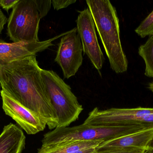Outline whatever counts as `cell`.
Here are the masks:
<instances>
[{"instance_id":"cell-1","label":"cell","mask_w":153,"mask_h":153,"mask_svg":"<svg viewBox=\"0 0 153 153\" xmlns=\"http://www.w3.org/2000/svg\"><path fill=\"white\" fill-rule=\"evenodd\" d=\"M36 55L1 66V90L40 118L50 129L58 125V119L43 81Z\"/></svg>"},{"instance_id":"cell-2","label":"cell","mask_w":153,"mask_h":153,"mask_svg":"<svg viewBox=\"0 0 153 153\" xmlns=\"http://www.w3.org/2000/svg\"><path fill=\"white\" fill-rule=\"evenodd\" d=\"M111 68L116 73L127 71L128 62L120 38L119 20L115 7L108 0H87Z\"/></svg>"},{"instance_id":"cell-3","label":"cell","mask_w":153,"mask_h":153,"mask_svg":"<svg viewBox=\"0 0 153 153\" xmlns=\"http://www.w3.org/2000/svg\"><path fill=\"white\" fill-rule=\"evenodd\" d=\"M149 128L135 125L120 127L104 128L82 124L71 127L56 128L47 133L42 140V146L76 141L103 143Z\"/></svg>"},{"instance_id":"cell-4","label":"cell","mask_w":153,"mask_h":153,"mask_svg":"<svg viewBox=\"0 0 153 153\" xmlns=\"http://www.w3.org/2000/svg\"><path fill=\"white\" fill-rule=\"evenodd\" d=\"M41 75L58 119L56 128L69 126L78 119L82 107L70 85L55 72L42 69Z\"/></svg>"},{"instance_id":"cell-5","label":"cell","mask_w":153,"mask_h":153,"mask_svg":"<svg viewBox=\"0 0 153 153\" xmlns=\"http://www.w3.org/2000/svg\"><path fill=\"white\" fill-rule=\"evenodd\" d=\"M40 17L35 0H19L12 9L7 24V35L14 43L39 41Z\"/></svg>"},{"instance_id":"cell-6","label":"cell","mask_w":153,"mask_h":153,"mask_svg":"<svg viewBox=\"0 0 153 153\" xmlns=\"http://www.w3.org/2000/svg\"><path fill=\"white\" fill-rule=\"evenodd\" d=\"M83 51L76 28L67 31L62 37L55 61L62 68L65 79H69L76 75L82 63Z\"/></svg>"},{"instance_id":"cell-7","label":"cell","mask_w":153,"mask_h":153,"mask_svg":"<svg viewBox=\"0 0 153 153\" xmlns=\"http://www.w3.org/2000/svg\"><path fill=\"white\" fill-rule=\"evenodd\" d=\"M76 23L84 53L100 72L105 59L98 42L94 21L88 8L79 12Z\"/></svg>"},{"instance_id":"cell-8","label":"cell","mask_w":153,"mask_h":153,"mask_svg":"<svg viewBox=\"0 0 153 153\" xmlns=\"http://www.w3.org/2000/svg\"><path fill=\"white\" fill-rule=\"evenodd\" d=\"M2 109L5 114L11 117L28 134L34 135L43 131L46 124L30 110L1 91Z\"/></svg>"},{"instance_id":"cell-9","label":"cell","mask_w":153,"mask_h":153,"mask_svg":"<svg viewBox=\"0 0 153 153\" xmlns=\"http://www.w3.org/2000/svg\"><path fill=\"white\" fill-rule=\"evenodd\" d=\"M67 32L48 40L36 42H19L7 43L0 41V63L3 65L16 60L36 55L54 46L53 42L61 37H63Z\"/></svg>"},{"instance_id":"cell-10","label":"cell","mask_w":153,"mask_h":153,"mask_svg":"<svg viewBox=\"0 0 153 153\" xmlns=\"http://www.w3.org/2000/svg\"><path fill=\"white\" fill-rule=\"evenodd\" d=\"M153 138L152 128L101 143L96 147V151L123 148H140L147 150L148 145Z\"/></svg>"},{"instance_id":"cell-11","label":"cell","mask_w":153,"mask_h":153,"mask_svg":"<svg viewBox=\"0 0 153 153\" xmlns=\"http://www.w3.org/2000/svg\"><path fill=\"white\" fill-rule=\"evenodd\" d=\"M26 143L23 131L10 123L4 127L0 134V153H22Z\"/></svg>"},{"instance_id":"cell-12","label":"cell","mask_w":153,"mask_h":153,"mask_svg":"<svg viewBox=\"0 0 153 153\" xmlns=\"http://www.w3.org/2000/svg\"><path fill=\"white\" fill-rule=\"evenodd\" d=\"M101 143L76 141L41 146L38 153H73L87 148L97 147Z\"/></svg>"},{"instance_id":"cell-13","label":"cell","mask_w":153,"mask_h":153,"mask_svg":"<svg viewBox=\"0 0 153 153\" xmlns=\"http://www.w3.org/2000/svg\"><path fill=\"white\" fill-rule=\"evenodd\" d=\"M138 54L145 63V75L147 77L153 78V35L138 48Z\"/></svg>"},{"instance_id":"cell-14","label":"cell","mask_w":153,"mask_h":153,"mask_svg":"<svg viewBox=\"0 0 153 153\" xmlns=\"http://www.w3.org/2000/svg\"><path fill=\"white\" fill-rule=\"evenodd\" d=\"M135 31L142 38L153 35V10L142 21Z\"/></svg>"},{"instance_id":"cell-15","label":"cell","mask_w":153,"mask_h":153,"mask_svg":"<svg viewBox=\"0 0 153 153\" xmlns=\"http://www.w3.org/2000/svg\"><path fill=\"white\" fill-rule=\"evenodd\" d=\"M38 10L39 13L40 19L44 18L48 13L51 9L52 5V1L47 0V1H39L35 0Z\"/></svg>"},{"instance_id":"cell-16","label":"cell","mask_w":153,"mask_h":153,"mask_svg":"<svg viewBox=\"0 0 153 153\" xmlns=\"http://www.w3.org/2000/svg\"><path fill=\"white\" fill-rule=\"evenodd\" d=\"M146 150L140 148L112 149L97 152L95 153H145Z\"/></svg>"},{"instance_id":"cell-17","label":"cell","mask_w":153,"mask_h":153,"mask_svg":"<svg viewBox=\"0 0 153 153\" xmlns=\"http://www.w3.org/2000/svg\"><path fill=\"white\" fill-rule=\"evenodd\" d=\"M75 0H53L52 5L54 10H58L61 9L67 8L71 4L76 2Z\"/></svg>"},{"instance_id":"cell-18","label":"cell","mask_w":153,"mask_h":153,"mask_svg":"<svg viewBox=\"0 0 153 153\" xmlns=\"http://www.w3.org/2000/svg\"><path fill=\"white\" fill-rule=\"evenodd\" d=\"M19 0H0V6L8 12L10 9L13 8Z\"/></svg>"},{"instance_id":"cell-19","label":"cell","mask_w":153,"mask_h":153,"mask_svg":"<svg viewBox=\"0 0 153 153\" xmlns=\"http://www.w3.org/2000/svg\"><path fill=\"white\" fill-rule=\"evenodd\" d=\"M7 21V18L0 8V34L1 33L4 28V25L6 24Z\"/></svg>"},{"instance_id":"cell-20","label":"cell","mask_w":153,"mask_h":153,"mask_svg":"<svg viewBox=\"0 0 153 153\" xmlns=\"http://www.w3.org/2000/svg\"><path fill=\"white\" fill-rule=\"evenodd\" d=\"M148 149H153V138L148 145Z\"/></svg>"},{"instance_id":"cell-21","label":"cell","mask_w":153,"mask_h":153,"mask_svg":"<svg viewBox=\"0 0 153 153\" xmlns=\"http://www.w3.org/2000/svg\"><path fill=\"white\" fill-rule=\"evenodd\" d=\"M148 88L150 90L152 91L153 92V82L150 83L149 84V85H148Z\"/></svg>"},{"instance_id":"cell-22","label":"cell","mask_w":153,"mask_h":153,"mask_svg":"<svg viewBox=\"0 0 153 153\" xmlns=\"http://www.w3.org/2000/svg\"><path fill=\"white\" fill-rule=\"evenodd\" d=\"M2 66V65L1 64V63H0V70H1V66Z\"/></svg>"}]
</instances>
